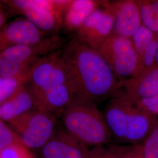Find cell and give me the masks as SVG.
I'll return each mask as SVG.
<instances>
[{
    "label": "cell",
    "instance_id": "6da1fadb",
    "mask_svg": "<svg viewBox=\"0 0 158 158\" xmlns=\"http://www.w3.org/2000/svg\"><path fill=\"white\" fill-rule=\"evenodd\" d=\"M60 57L68 69L75 96L94 102L117 94L121 83L102 55L75 36Z\"/></svg>",
    "mask_w": 158,
    "mask_h": 158
},
{
    "label": "cell",
    "instance_id": "7a4b0ae2",
    "mask_svg": "<svg viewBox=\"0 0 158 158\" xmlns=\"http://www.w3.org/2000/svg\"><path fill=\"white\" fill-rule=\"evenodd\" d=\"M27 84L34 96L36 110L56 116L62 115L75 96L59 51L40 59L34 64Z\"/></svg>",
    "mask_w": 158,
    "mask_h": 158
},
{
    "label": "cell",
    "instance_id": "3957f363",
    "mask_svg": "<svg viewBox=\"0 0 158 158\" xmlns=\"http://www.w3.org/2000/svg\"><path fill=\"white\" fill-rule=\"evenodd\" d=\"M103 115L113 140L130 145L144 141L158 123L155 116L121 96L113 97Z\"/></svg>",
    "mask_w": 158,
    "mask_h": 158
},
{
    "label": "cell",
    "instance_id": "277c9868",
    "mask_svg": "<svg viewBox=\"0 0 158 158\" xmlns=\"http://www.w3.org/2000/svg\"><path fill=\"white\" fill-rule=\"evenodd\" d=\"M62 116L64 129L88 148L109 145L113 141L103 114L93 102L74 96Z\"/></svg>",
    "mask_w": 158,
    "mask_h": 158
},
{
    "label": "cell",
    "instance_id": "5b68a950",
    "mask_svg": "<svg viewBox=\"0 0 158 158\" xmlns=\"http://www.w3.org/2000/svg\"><path fill=\"white\" fill-rule=\"evenodd\" d=\"M69 0H5L3 4L21 14L49 35L62 28V15Z\"/></svg>",
    "mask_w": 158,
    "mask_h": 158
},
{
    "label": "cell",
    "instance_id": "8992f818",
    "mask_svg": "<svg viewBox=\"0 0 158 158\" xmlns=\"http://www.w3.org/2000/svg\"><path fill=\"white\" fill-rule=\"evenodd\" d=\"M96 50L107 62L121 83L137 76L138 57L131 39L113 34Z\"/></svg>",
    "mask_w": 158,
    "mask_h": 158
},
{
    "label": "cell",
    "instance_id": "52a82bcc",
    "mask_svg": "<svg viewBox=\"0 0 158 158\" xmlns=\"http://www.w3.org/2000/svg\"><path fill=\"white\" fill-rule=\"evenodd\" d=\"M56 117L38 110H33L8 124L29 149H40L51 139L56 130Z\"/></svg>",
    "mask_w": 158,
    "mask_h": 158
},
{
    "label": "cell",
    "instance_id": "ba28073f",
    "mask_svg": "<svg viewBox=\"0 0 158 158\" xmlns=\"http://www.w3.org/2000/svg\"><path fill=\"white\" fill-rule=\"evenodd\" d=\"M105 2L104 8L93 12L76 32L77 38L96 49L114 34V19Z\"/></svg>",
    "mask_w": 158,
    "mask_h": 158
},
{
    "label": "cell",
    "instance_id": "9c48e42d",
    "mask_svg": "<svg viewBox=\"0 0 158 158\" xmlns=\"http://www.w3.org/2000/svg\"><path fill=\"white\" fill-rule=\"evenodd\" d=\"M62 44L61 38L49 35L37 43L6 48L0 51V56L21 64L33 66L40 59L56 52Z\"/></svg>",
    "mask_w": 158,
    "mask_h": 158
},
{
    "label": "cell",
    "instance_id": "30bf717a",
    "mask_svg": "<svg viewBox=\"0 0 158 158\" xmlns=\"http://www.w3.org/2000/svg\"><path fill=\"white\" fill-rule=\"evenodd\" d=\"M105 6L112 14L114 19L113 34L131 39L142 25L138 1L106 2Z\"/></svg>",
    "mask_w": 158,
    "mask_h": 158
},
{
    "label": "cell",
    "instance_id": "8fae6325",
    "mask_svg": "<svg viewBox=\"0 0 158 158\" xmlns=\"http://www.w3.org/2000/svg\"><path fill=\"white\" fill-rule=\"evenodd\" d=\"M48 36L25 18H18L0 28V51L12 46L37 43Z\"/></svg>",
    "mask_w": 158,
    "mask_h": 158
},
{
    "label": "cell",
    "instance_id": "7c38bea8",
    "mask_svg": "<svg viewBox=\"0 0 158 158\" xmlns=\"http://www.w3.org/2000/svg\"><path fill=\"white\" fill-rule=\"evenodd\" d=\"M89 148L66 130L56 129L51 139L40 149V158H86Z\"/></svg>",
    "mask_w": 158,
    "mask_h": 158
},
{
    "label": "cell",
    "instance_id": "4fadbf2b",
    "mask_svg": "<svg viewBox=\"0 0 158 158\" xmlns=\"http://www.w3.org/2000/svg\"><path fill=\"white\" fill-rule=\"evenodd\" d=\"M158 94V66L134 79L121 83L115 96H121L135 103ZM114 96V97H115Z\"/></svg>",
    "mask_w": 158,
    "mask_h": 158
},
{
    "label": "cell",
    "instance_id": "5bb4252c",
    "mask_svg": "<svg viewBox=\"0 0 158 158\" xmlns=\"http://www.w3.org/2000/svg\"><path fill=\"white\" fill-rule=\"evenodd\" d=\"M36 110L34 96L27 83L5 102L0 104V119L9 123L14 119Z\"/></svg>",
    "mask_w": 158,
    "mask_h": 158
},
{
    "label": "cell",
    "instance_id": "9a60e30c",
    "mask_svg": "<svg viewBox=\"0 0 158 158\" xmlns=\"http://www.w3.org/2000/svg\"><path fill=\"white\" fill-rule=\"evenodd\" d=\"M105 1L69 0L62 15V27L69 32H76L91 14Z\"/></svg>",
    "mask_w": 158,
    "mask_h": 158
},
{
    "label": "cell",
    "instance_id": "2e32d148",
    "mask_svg": "<svg viewBox=\"0 0 158 158\" xmlns=\"http://www.w3.org/2000/svg\"><path fill=\"white\" fill-rule=\"evenodd\" d=\"M142 25L158 35V0L138 1Z\"/></svg>",
    "mask_w": 158,
    "mask_h": 158
},
{
    "label": "cell",
    "instance_id": "e0dca14e",
    "mask_svg": "<svg viewBox=\"0 0 158 158\" xmlns=\"http://www.w3.org/2000/svg\"><path fill=\"white\" fill-rule=\"evenodd\" d=\"M32 66L23 65L0 56V77L29 79Z\"/></svg>",
    "mask_w": 158,
    "mask_h": 158
},
{
    "label": "cell",
    "instance_id": "ac0fdd59",
    "mask_svg": "<svg viewBox=\"0 0 158 158\" xmlns=\"http://www.w3.org/2000/svg\"><path fill=\"white\" fill-rule=\"evenodd\" d=\"M158 34L153 33L142 25L141 27L131 38L138 57V59L143 54L147 48L154 40L158 38Z\"/></svg>",
    "mask_w": 158,
    "mask_h": 158
},
{
    "label": "cell",
    "instance_id": "d6986e66",
    "mask_svg": "<svg viewBox=\"0 0 158 158\" xmlns=\"http://www.w3.org/2000/svg\"><path fill=\"white\" fill-rule=\"evenodd\" d=\"M28 81L26 79L0 77V104L13 95Z\"/></svg>",
    "mask_w": 158,
    "mask_h": 158
},
{
    "label": "cell",
    "instance_id": "ffe728a7",
    "mask_svg": "<svg viewBox=\"0 0 158 158\" xmlns=\"http://www.w3.org/2000/svg\"><path fill=\"white\" fill-rule=\"evenodd\" d=\"M144 158H158V121L142 143Z\"/></svg>",
    "mask_w": 158,
    "mask_h": 158
},
{
    "label": "cell",
    "instance_id": "44dd1931",
    "mask_svg": "<svg viewBox=\"0 0 158 158\" xmlns=\"http://www.w3.org/2000/svg\"><path fill=\"white\" fill-rule=\"evenodd\" d=\"M0 158H35L22 142L14 143L0 152Z\"/></svg>",
    "mask_w": 158,
    "mask_h": 158
},
{
    "label": "cell",
    "instance_id": "7402d4cb",
    "mask_svg": "<svg viewBox=\"0 0 158 158\" xmlns=\"http://www.w3.org/2000/svg\"><path fill=\"white\" fill-rule=\"evenodd\" d=\"M86 158H121L119 146L106 145L93 147Z\"/></svg>",
    "mask_w": 158,
    "mask_h": 158
},
{
    "label": "cell",
    "instance_id": "603a6c76",
    "mask_svg": "<svg viewBox=\"0 0 158 158\" xmlns=\"http://www.w3.org/2000/svg\"><path fill=\"white\" fill-rule=\"evenodd\" d=\"M19 142L22 141L19 135L0 119V152L6 147Z\"/></svg>",
    "mask_w": 158,
    "mask_h": 158
},
{
    "label": "cell",
    "instance_id": "cb8c5ba5",
    "mask_svg": "<svg viewBox=\"0 0 158 158\" xmlns=\"http://www.w3.org/2000/svg\"><path fill=\"white\" fill-rule=\"evenodd\" d=\"M136 106L142 111L155 116L158 115V94L141 99L135 102Z\"/></svg>",
    "mask_w": 158,
    "mask_h": 158
},
{
    "label": "cell",
    "instance_id": "d4e9b609",
    "mask_svg": "<svg viewBox=\"0 0 158 158\" xmlns=\"http://www.w3.org/2000/svg\"><path fill=\"white\" fill-rule=\"evenodd\" d=\"M121 158H144L142 144L119 146Z\"/></svg>",
    "mask_w": 158,
    "mask_h": 158
},
{
    "label": "cell",
    "instance_id": "484cf974",
    "mask_svg": "<svg viewBox=\"0 0 158 158\" xmlns=\"http://www.w3.org/2000/svg\"><path fill=\"white\" fill-rule=\"evenodd\" d=\"M7 20V16L6 12L3 8L0 9V28L3 27L6 23Z\"/></svg>",
    "mask_w": 158,
    "mask_h": 158
},
{
    "label": "cell",
    "instance_id": "4316f807",
    "mask_svg": "<svg viewBox=\"0 0 158 158\" xmlns=\"http://www.w3.org/2000/svg\"><path fill=\"white\" fill-rule=\"evenodd\" d=\"M156 65L158 66V36L156 40Z\"/></svg>",
    "mask_w": 158,
    "mask_h": 158
},
{
    "label": "cell",
    "instance_id": "83f0119b",
    "mask_svg": "<svg viewBox=\"0 0 158 158\" xmlns=\"http://www.w3.org/2000/svg\"><path fill=\"white\" fill-rule=\"evenodd\" d=\"M1 8H3V4L1 2V1H0V9Z\"/></svg>",
    "mask_w": 158,
    "mask_h": 158
}]
</instances>
